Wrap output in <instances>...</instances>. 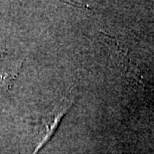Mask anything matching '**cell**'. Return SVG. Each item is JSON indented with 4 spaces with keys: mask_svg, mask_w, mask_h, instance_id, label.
I'll return each instance as SVG.
<instances>
[{
    "mask_svg": "<svg viewBox=\"0 0 154 154\" xmlns=\"http://www.w3.org/2000/svg\"><path fill=\"white\" fill-rule=\"evenodd\" d=\"M13 79V77L10 76L9 75H5L3 76H0V92L10 84V82Z\"/></svg>",
    "mask_w": 154,
    "mask_h": 154,
    "instance_id": "cell-2",
    "label": "cell"
},
{
    "mask_svg": "<svg viewBox=\"0 0 154 154\" xmlns=\"http://www.w3.org/2000/svg\"><path fill=\"white\" fill-rule=\"evenodd\" d=\"M2 55H3V53H1V52H0V57H1Z\"/></svg>",
    "mask_w": 154,
    "mask_h": 154,
    "instance_id": "cell-3",
    "label": "cell"
},
{
    "mask_svg": "<svg viewBox=\"0 0 154 154\" xmlns=\"http://www.w3.org/2000/svg\"><path fill=\"white\" fill-rule=\"evenodd\" d=\"M75 103V98L63 99L51 112V114L43 116L40 119L38 130V141L33 154H38L39 151L44 148L45 146L51 140L57 129L58 128V126L60 125L62 119L71 110Z\"/></svg>",
    "mask_w": 154,
    "mask_h": 154,
    "instance_id": "cell-1",
    "label": "cell"
}]
</instances>
